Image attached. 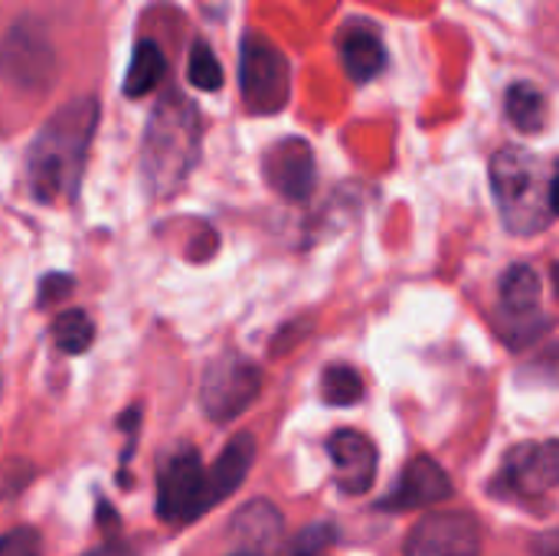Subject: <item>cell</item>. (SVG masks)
I'll list each match as a JSON object with an SVG mask.
<instances>
[{
	"label": "cell",
	"mask_w": 559,
	"mask_h": 556,
	"mask_svg": "<svg viewBox=\"0 0 559 556\" xmlns=\"http://www.w3.org/2000/svg\"><path fill=\"white\" fill-rule=\"evenodd\" d=\"M98 125L92 95L66 102L36 134L26 154V184L39 203H66L79 193L85 151Z\"/></svg>",
	"instance_id": "obj_1"
},
{
	"label": "cell",
	"mask_w": 559,
	"mask_h": 556,
	"mask_svg": "<svg viewBox=\"0 0 559 556\" xmlns=\"http://www.w3.org/2000/svg\"><path fill=\"white\" fill-rule=\"evenodd\" d=\"M197 154H200V115L187 98L167 95L154 108L144 134L141 170L147 190L154 197L174 193L187 180L190 167L197 164Z\"/></svg>",
	"instance_id": "obj_2"
},
{
	"label": "cell",
	"mask_w": 559,
	"mask_h": 556,
	"mask_svg": "<svg viewBox=\"0 0 559 556\" xmlns=\"http://www.w3.org/2000/svg\"><path fill=\"white\" fill-rule=\"evenodd\" d=\"M554 177L524 147H501L491 157V193L498 200L501 220L514 236L544 233L554 220L550 206Z\"/></svg>",
	"instance_id": "obj_3"
},
{
	"label": "cell",
	"mask_w": 559,
	"mask_h": 556,
	"mask_svg": "<svg viewBox=\"0 0 559 556\" xmlns=\"http://www.w3.org/2000/svg\"><path fill=\"white\" fill-rule=\"evenodd\" d=\"M59 72V49L49 26L36 16L13 20L0 36V79L16 92L39 95Z\"/></svg>",
	"instance_id": "obj_4"
},
{
	"label": "cell",
	"mask_w": 559,
	"mask_h": 556,
	"mask_svg": "<svg viewBox=\"0 0 559 556\" xmlns=\"http://www.w3.org/2000/svg\"><path fill=\"white\" fill-rule=\"evenodd\" d=\"M239 88L252 115H275L292 98V66L262 33H246L239 46Z\"/></svg>",
	"instance_id": "obj_5"
},
{
	"label": "cell",
	"mask_w": 559,
	"mask_h": 556,
	"mask_svg": "<svg viewBox=\"0 0 559 556\" xmlns=\"http://www.w3.org/2000/svg\"><path fill=\"white\" fill-rule=\"evenodd\" d=\"M259 390H262L259 367L239 354H223L203 374L200 403L213 423H229L255 403Z\"/></svg>",
	"instance_id": "obj_6"
},
{
	"label": "cell",
	"mask_w": 559,
	"mask_h": 556,
	"mask_svg": "<svg viewBox=\"0 0 559 556\" xmlns=\"http://www.w3.org/2000/svg\"><path fill=\"white\" fill-rule=\"evenodd\" d=\"M206 472L193 449H180L167 459L157 478V514L174 524H190L206 514Z\"/></svg>",
	"instance_id": "obj_7"
},
{
	"label": "cell",
	"mask_w": 559,
	"mask_h": 556,
	"mask_svg": "<svg viewBox=\"0 0 559 556\" xmlns=\"http://www.w3.org/2000/svg\"><path fill=\"white\" fill-rule=\"evenodd\" d=\"M481 524L468 511L426 514L406 537L403 556H478Z\"/></svg>",
	"instance_id": "obj_8"
},
{
	"label": "cell",
	"mask_w": 559,
	"mask_h": 556,
	"mask_svg": "<svg viewBox=\"0 0 559 556\" xmlns=\"http://www.w3.org/2000/svg\"><path fill=\"white\" fill-rule=\"evenodd\" d=\"M262 174H265L269 187L275 193H282L285 200H292V203L308 200L311 190H314V180H318L311 144L301 141V138H285V141L272 144L265 151Z\"/></svg>",
	"instance_id": "obj_9"
},
{
	"label": "cell",
	"mask_w": 559,
	"mask_h": 556,
	"mask_svg": "<svg viewBox=\"0 0 559 556\" xmlns=\"http://www.w3.org/2000/svg\"><path fill=\"white\" fill-rule=\"evenodd\" d=\"M328 456L334 462V475L344 495H367L377 482V446L357 429H337L328 439Z\"/></svg>",
	"instance_id": "obj_10"
},
{
	"label": "cell",
	"mask_w": 559,
	"mask_h": 556,
	"mask_svg": "<svg viewBox=\"0 0 559 556\" xmlns=\"http://www.w3.org/2000/svg\"><path fill=\"white\" fill-rule=\"evenodd\" d=\"M445 498H452V482H449L445 469L429 456H416L403 469L396 488L380 501V508L383 511H416V508H429Z\"/></svg>",
	"instance_id": "obj_11"
},
{
	"label": "cell",
	"mask_w": 559,
	"mask_h": 556,
	"mask_svg": "<svg viewBox=\"0 0 559 556\" xmlns=\"http://www.w3.org/2000/svg\"><path fill=\"white\" fill-rule=\"evenodd\" d=\"M508 482L521 495H547L559 488V439L550 442H524L518 446L508 462Z\"/></svg>",
	"instance_id": "obj_12"
},
{
	"label": "cell",
	"mask_w": 559,
	"mask_h": 556,
	"mask_svg": "<svg viewBox=\"0 0 559 556\" xmlns=\"http://www.w3.org/2000/svg\"><path fill=\"white\" fill-rule=\"evenodd\" d=\"M337 52H341V62H344V72L364 85L370 79H377L383 69H386V46H383V36L373 23L367 20H350L344 23L341 36H337Z\"/></svg>",
	"instance_id": "obj_13"
},
{
	"label": "cell",
	"mask_w": 559,
	"mask_h": 556,
	"mask_svg": "<svg viewBox=\"0 0 559 556\" xmlns=\"http://www.w3.org/2000/svg\"><path fill=\"white\" fill-rule=\"evenodd\" d=\"M252 462H255V439L249 433L233 436L219 452V459L206 469V508H216L219 501L236 495Z\"/></svg>",
	"instance_id": "obj_14"
},
{
	"label": "cell",
	"mask_w": 559,
	"mask_h": 556,
	"mask_svg": "<svg viewBox=\"0 0 559 556\" xmlns=\"http://www.w3.org/2000/svg\"><path fill=\"white\" fill-rule=\"evenodd\" d=\"M282 531H285V521L278 508H272L269 501H249L233 518V537L239 541L246 554H275L282 544Z\"/></svg>",
	"instance_id": "obj_15"
},
{
	"label": "cell",
	"mask_w": 559,
	"mask_h": 556,
	"mask_svg": "<svg viewBox=\"0 0 559 556\" xmlns=\"http://www.w3.org/2000/svg\"><path fill=\"white\" fill-rule=\"evenodd\" d=\"M164 72H167V59H164L160 46L154 39H141L134 46L131 69L124 75V95L128 98H144L147 92H154L160 85Z\"/></svg>",
	"instance_id": "obj_16"
},
{
	"label": "cell",
	"mask_w": 559,
	"mask_h": 556,
	"mask_svg": "<svg viewBox=\"0 0 559 556\" xmlns=\"http://www.w3.org/2000/svg\"><path fill=\"white\" fill-rule=\"evenodd\" d=\"M504 111L511 118V125L524 134H537L547 125V98L537 85L531 82H514L508 85L504 95Z\"/></svg>",
	"instance_id": "obj_17"
},
{
	"label": "cell",
	"mask_w": 559,
	"mask_h": 556,
	"mask_svg": "<svg viewBox=\"0 0 559 556\" xmlns=\"http://www.w3.org/2000/svg\"><path fill=\"white\" fill-rule=\"evenodd\" d=\"M501 301L511 315H527L540 301V275L531 265H514L501 279Z\"/></svg>",
	"instance_id": "obj_18"
},
{
	"label": "cell",
	"mask_w": 559,
	"mask_h": 556,
	"mask_svg": "<svg viewBox=\"0 0 559 556\" xmlns=\"http://www.w3.org/2000/svg\"><path fill=\"white\" fill-rule=\"evenodd\" d=\"M321 397L328 406H357L364 400V377L347 364H331L321 377Z\"/></svg>",
	"instance_id": "obj_19"
},
{
	"label": "cell",
	"mask_w": 559,
	"mask_h": 556,
	"mask_svg": "<svg viewBox=\"0 0 559 556\" xmlns=\"http://www.w3.org/2000/svg\"><path fill=\"white\" fill-rule=\"evenodd\" d=\"M92 338H95V324H92V318L82 308L62 311L52 321V341H56V347L62 354H85Z\"/></svg>",
	"instance_id": "obj_20"
},
{
	"label": "cell",
	"mask_w": 559,
	"mask_h": 556,
	"mask_svg": "<svg viewBox=\"0 0 559 556\" xmlns=\"http://www.w3.org/2000/svg\"><path fill=\"white\" fill-rule=\"evenodd\" d=\"M187 79L200 88V92H219L223 88V66L216 59V52L197 39L190 46V59H187Z\"/></svg>",
	"instance_id": "obj_21"
},
{
	"label": "cell",
	"mask_w": 559,
	"mask_h": 556,
	"mask_svg": "<svg viewBox=\"0 0 559 556\" xmlns=\"http://www.w3.org/2000/svg\"><path fill=\"white\" fill-rule=\"evenodd\" d=\"M337 547V531L331 524H308L295 544H292V556H334Z\"/></svg>",
	"instance_id": "obj_22"
},
{
	"label": "cell",
	"mask_w": 559,
	"mask_h": 556,
	"mask_svg": "<svg viewBox=\"0 0 559 556\" xmlns=\"http://www.w3.org/2000/svg\"><path fill=\"white\" fill-rule=\"evenodd\" d=\"M0 556H43V541L33 528H13L0 537Z\"/></svg>",
	"instance_id": "obj_23"
},
{
	"label": "cell",
	"mask_w": 559,
	"mask_h": 556,
	"mask_svg": "<svg viewBox=\"0 0 559 556\" xmlns=\"http://www.w3.org/2000/svg\"><path fill=\"white\" fill-rule=\"evenodd\" d=\"M82 556H134V551L121 541H111V544H102V547H92L88 554Z\"/></svg>",
	"instance_id": "obj_24"
},
{
	"label": "cell",
	"mask_w": 559,
	"mask_h": 556,
	"mask_svg": "<svg viewBox=\"0 0 559 556\" xmlns=\"http://www.w3.org/2000/svg\"><path fill=\"white\" fill-rule=\"evenodd\" d=\"M534 551L540 556H559V531H554V534H540V537L534 541Z\"/></svg>",
	"instance_id": "obj_25"
},
{
	"label": "cell",
	"mask_w": 559,
	"mask_h": 556,
	"mask_svg": "<svg viewBox=\"0 0 559 556\" xmlns=\"http://www.w3.org/2000/svg\"><path fill=\"white\" fill-rule=\"evenodd\" d=\"M550 206H554V216H559V167L554 174V184H550Z\"/></svg>",
	"instance_id": "obj_26"
},
{
	"label": "cell",
	"mask_w": 559,
	"mask_h": 556,
	"mask_svg": "<svg viewBox=\"0 0 559 556\" xmlns=\"http://www.w3.org/2000/svg\"><path fill=\"white\" fill-rule=\"evenodd\" d=\"M554 282H557V288H559V265L554 269Z\"/></svg>",
	"instance_id": "obj_27"
},
{
	"label": "cell",
	"mask_w": 559,
	"mask_h": 556,
	"mask_svg": "<svg viewBox=\"0 0 559 556\" xmlns=\"http://www.w3.org/2000/svg\"><path fill=\"white\" fill-rule=\"evenodd\" d=\"M233 556H259V554H246V551H239V554H233Z\"/></svg>",
	"instance_id": "obj_28"
}]
</instances>
